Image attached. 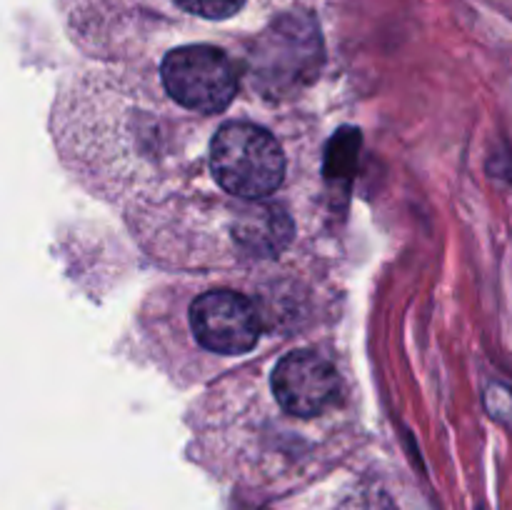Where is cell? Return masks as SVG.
<instances>
[{"instance_id": "1", "label": "cell", "mask_w": 512, "mask_h": 510, "mask_svg": "<svg viewBox=\"0 0 512 510\" xmlns=\"http://www.w3.org/2000/svg\"><path fill=\"white\" fill-rule=\"evenodd\" d=\"M210 170L220 188L243 200H263L278 190L285 155L270 130L255 123H225L210 143Z\"/></svg>"}, {"instance_id": "5", "label": "cell", "mask_w": 512, "mask_h": 510, "mask_svg": "<svg viewBox=\"0 0 512 510\" xmlns=\"http://www.w3.org/2000/svg\"><path fill=\"white\" fill-rule=\"evenodd\" d=\"M235 240L258 255L280 253L293 238V220L278 205H253L233 225Z\"/></svg>"}, {"instance_id": "2", "label": "cell", "mask_w": 512, "mask_h": 510, "mask_svg": "<svg viewBox=\"0 0 512 510\" xmlns=\"http://www.w3.org/2000/svg\"><path fill=\"white\" fill-rule=\"evenodd\" d=\"M160 78L170 98L198 113H220L238 90V75L223 50L213 45H183L165 55Z\"/></svg>"}, {"instance_id": "4", "label": "cell", "mask_w": 512, "mask_h": 510, "mask_svg": "<svg viewBox=\"0 0 512 510\" xmlns=\"http://www.w3.org/2000/svg\"><path fill=\"white\" fill-rule=\"evenodd\" d=\"M273 393L285 413L300 418L323 415L325 410L338 405V368L325 355L313 350H295L275 365Z\"/></svg>"}, {"instance_id": "3", "label": "cell", "mask_w": 512, "mask_h": 510, "mask_svg": "<svg viewBox=\"0 0 512 510\" xmlns=\"http://www.w3.org/2000/svg\"><path fill=\"white\" fill-rule=\"evenodd\" d=\"M190 325L200 345L220 355H243L260 338L253 300L233 290H210L190 305Z\"/></svg>"}, {"instance_id": "6", "label": "cell", "mask_w": 512, "mask_h": 510, "mask_svg": "<svg viewBox=\"0 0 512 510\" xmlns=\"http://www.w3.org/2000/svg\"><path fill=\"white\" fill-rule=\"evenodd\" d=\"M188 13L200 15L208 20H223L238 13L245 0H175Z\"/></svg>"}]
</instances>
